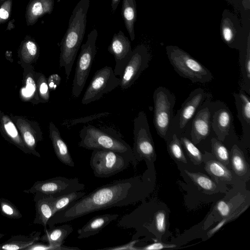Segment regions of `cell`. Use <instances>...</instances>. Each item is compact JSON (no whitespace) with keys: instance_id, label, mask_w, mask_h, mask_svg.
Instances as JSON below:
<instances>
[{"instance_id":"6da1fadb","label":"cell","mask_w":250,"mask_h":250,"mask_svg":"<svg viewBox=\"0 0 250 250\" xmlns=\"http://www.w3.org/2000/svg\"><path fill=\"white\" fill-rule=\"evenodd\" d=\"M142 179L139 176L119 179L102 186L54 214L49 227L66 223L93 212L127 206L142 198Z\"/></svg>"},{"instance_id":"7a4b0ae2","label":"cell","mask_w":250,"mask_h":250,"mask_svg":"<svg viewBox=\"0 0 250 250\" xmlns=\"http://www.w3.org/2000/svg\"><path fill=\"white\" fill-rule=\"evenodd\" d=\"M90 0H80L73 9L67 29L61 42L60 67H63L68 80L83 40Z\"/></svg>"},{"instance_id":"3957f363","label":"cell","mask_w":250,"mask_h":250,"mask_svg":"<svg viewBox=\"0 0 250 250\" xmlns=\"http://www.w3.org/2000/svg\"><path fill=\"white\" fill-rule=\"evenodd\" d=\"M80 147L88 150L103 149L121 153L130 161L134 167L137 164L132 148L122 135L111 127H98L91 125L84 126L80 131Z\"/></svg>"},{"instance_id":"277c9868","label":"cell","mask_w":250,"mask_h":250,"mask_svg":"<svg viewBox=\"0 0 250 250\" xmlns=\"http://www.w3.org/2000/svg\"><path fill=\"white\" fill-rule=\"evenodd\" d=\"M167 58L181 77L192 83H206L213 78L211 72L187 52L176 46L166 47Z\"/></svg>"},{"instance_id":"5b68a950","label":"cell","mask_w":250,"mask_h":250,"mask_svg":"<svg viewBox=\"0 0 250 250\" xmlns=\"http://www.w3.org/2000/svg\"><path fill=\"white\" fill-rule=\"evenodd\" d=\"M97 30L94 28L88 35L85 43L81 46L72 82V95L74 98L79 97L88 77L97 52Z\"/></svg>"},{"instance_id":"8992f818","label":"cell","mask_w":250,"mask_h":250,"mask_svg":"<svg viewBox=\"0 0 250 250\" xmlns=\"http://www.w3.org/2000/svg\"><path fill=\"white\" fill-rule=\"evenodd\" d=\"M131 163L124 155L112 150H93L90 166L95 176L108 178L126 169Z\"/></svg>"},{"instance_id":"52a82bcc","label":"cell","mask_w":250,"mask_h":250,"mask_svg":"<svg viewBox=\"0 0 250 250\" xmlns=\"http://www.w3.org/2000/svg\"><path fill=\"white\" fill-rule=\"evenodd\" d=\"M133 152L137 162H153L156 159L154 143L145 112L140 111L133 122Z\"/></svg>"},{"instance_id":"ba28073f","label":"cell","mask_w":250,"mask_h":250,"mask_svg":"<svg viewBox=\"0 0 250 250\" xmlns=\"http://www.w3.org/2000/svg\"><path fill=\"white\" fill-rule=\"evenodd\" d=\"M153 99L154 125L158 134L164 138L169 130L172 119L176 97L167 88L159 86L155 90Z\"/></svg>"},{"instance_id":"9c48e42d","label":"cell","mask_w":250,"mask_h":250,"mask_svg":"<svg viewBox=\"0 0 250 250\" xmlns=\"http://www.w3.org/2000/svg\"><path fill=\"white\" fill-rule=\"evenodd\" d=\"M85 188L84 184L78 178H67L57 176L42 181H38L24 192L35 195L52 196L54 198L72 192L82 191Z\"/></svg>"},{"instance_id":"30bf717a","label":"cell","mask_w":250,"mask_h":250,"mask_svg":"<svg viewBox=\"0 0 250 250\" xmlns=\"http://www.w3.org/2000/svg\"><path fill=\"white\" fill-rule=\"evenodd\" d=\"M120 79L110 66H105L96 71L82 99V104H87L101 99L120 84Z\"/></svg>"},{"instance_id":"8fae6325","label":"cell","mask_w":250,"mask_h":250,"mask_svg":"<svg viewBox=\"0 0 250 250\" xmlns=\"http://www.w3.org/2000/svg\"><path fill=\"white\" fill-rule=\"evenodd\" d=\"M150 55L143 44L136 46L133 50L120 79L119 86L126 89L132 86L141 73L148 66Z\"/></svg>"},{"instance_id":"7c38bea8","label":"cell","mask_w":250,"mask_h":250,"mask_svg":"<svg viewBox=\"0 0 250 250\" xmlns=\"http://www.w3.org/2000/svg\"><path fill=\"white\" fill-rule=\"evenodd\" d=\"M107 50L114 57V74L121 77L132 53L131 42L122 31H119L114 34Z\"/></svg>"},{"instance_id":"4fadbf2b","label":"cell","mask_w":250,"mask_h":250,"mask_svg":"<svg viewBox=\"0 0 250 250\" xmlns=\"http://www.w3.org/2000/svg\"><path fill=\"white\" fill-rule=\"evenodd\" d=\"M205 97L206 93L201 88L194 89L190 93L179 110V127L180 129L185 128Z\"/></svg>"},{"instance_id":"5bb4252c","label":"cell","mask_w":250,"mask_h":250,"mask_svg":"<svg viewBox=\"0 0 250 250\" xmlns=\"http://www.w3.org/2000/svg\"><path fill=\"white\" fill-rule=\"evenodd\" d=\"M210 112L208 107L201 109L196 114L192 124V142L197 144L206 139L210 133Z\"/></svg>"},{"instance_id":"9a60e30c","label":"cell","mask_w":250,"mask_h":250,"mask_svg":"<svg viewBox=\"0 0 250 250\" xmlns=\"http://www.w3.org/2000/svg\"><path fill=\"white\" fill-rule=\"evenodd\" d=\"M119 216V215L118 214H104L93 217L83 226L77 230V238L82 239L98 234Z\"/></svg>"},{"instance_id":"2e32d148","label":"cell","mask_w":250,"mask_h":250,"mask_svg":"<svg viewBox=\"0 0 250 250\" xmlns=\"http://www.w3.org/2000/svg\"><path fill=\"white\" fill-rule=\"evenodd\" d=\"M52 196L35 195L36 214L33 224H40L43 226L44 229H47L48 220L54 215Z\"/></svg>"},{"instance_id":"e0dca14e","label":"cell","mask_w":250,"mask_h":250,"mask_svg":"<svg viewBox=\"0 0 250 250\" xmlns=\"http://www.w3.org/2000/svg\"><path fill=\"white\" fill-rule=\"evenodd\" d=\"M50 137L55 153L59 161L67 166L74 167L75 163L68 148L62 138L59 129L53 123L50 125Z\"/></svg>"},{"instance_id":"ac0fdd59","label":"cell","mask_w":250,"mask_h":250,"mask_svg":"<svg viewBox=\"0 0 250 250\" xmlns=\"http://www.w3.org/2000/svg\"><path fill=\"white\" fill-rule=\"evenodd\" d=\"M232 122V115L228 108H222L214 113L211 125L219 141H223L229 134Z\"/></svg>"},{"instance_id":"d6986e66","label":"cell","mask_w":250,"mask_h":250,"mask_svg":"<svg viewBox=\"0 0 250 250\" xmlns=\"http://www.w3.org/2000/svg\"><path fill=\"white\" fill-rule=\"evenodd\" d=\"M44 230V234L40 237V240L54 247H60L73 232V229L70 225L64 224L59 226H53Z\"/></svg>"},{"instance_id":"ffe728a7","label":"cell","mask_w":250,"mask_h":250,"mask_svg":"<svg viewBox=\"0 0 250 250\" xmlns=\"http://www.w3.org/2000/svg\"><path fill=\"white\" fill-rule=\"evenodd\" d=\"M41 234L40 231H34L28 235H13L4 243L0 244V250H24L33 243L39 241Z\"/></svg>"},{"instance_id":"44dd1931","label":"cell","mask_w":250,"mask_h":250,"mask_svg":"<svg viewBox=\"0 0 250 250\" xmlns=\"http://www.w3.org/2000/svg\"><path fill=\"white\" fill-rule=\"evenodd\" d=\"M122 16L131 40L135 39V23L137 18L135 0H123Z\"/></svg>"},{"instance_id":"7402d4cb","label":"cell","mask_w":250,"mask_h":250,"mask_svg":"<svg viewBox=\"0 0 250 250\" xmlns=\"http://www.w3.org/2000/svg\"><path fill=\"white\" fill-rule=\"evenodd\" d=\"M205 169L217 181H229L232 179L231 172L216 159L206 161Z\"/></svg>"},{"instance_id":"603a6c76","label":"cell","mask_w":250,"mask_h":250,"mask_svg":"<svg viewBox=\"0 0 250 250\" xmlns=\"http://www.w3.org/2000/svg\"><path fill=\"white\" fill-rule=\"evenodd\" d=\"M231 165L234 172L240 177H245L249 173V166L243 152L236 145H234L231 149Z\"/></svg>"},{"instance_id":"cb8c5ba5","label":"cell","mask_w":250,"mask_h":250,"mask_svg":"<svg viewBox=\"0 0 250 250\" xmlns=\"http://www.w3.org/2000/svg\"><path fill=\"white\" fill-rule=\"evenodd\" d=\"M85 194L86 192L82 190L72 192L54 198L53 202L54 214L64 209L70 204L78 200Z\"/></svg>"},{"instance_id":"d4e9b609","label":"cell","mask_w":250,"mask_h":250,"mask_svg":"<svg viewBox=\"0 0 250 250\" xmlns=\"http://www.w3.org/2000/svg\"><path fill=\"white\" fill-rule=\"evenodd\" d=\"M185 173L198 187L208 191H213L216 188L215 183L205 174L192 172L185 170Z\"/></svg>"},{"instance_id":"484cf974","label":"cell","mask_w":250,"mask_h":250,"mask_svg":"<svg viewBox=\"0 0 250 250\" xmlns=\"http://www.w3.org/2000/svg\"><path fill=\"white\" fill-rule=\"evenodd\" d=\"M211 144L213 155L224 165H228L229 163V152L222 141L213 138Z\"/></svg>"},{"instance_id":"4316f807","label":"cell","mask_w":250,"mask_h":250,"mask_svg":"<svg viewBox=\"0 0 250 250\" xmlns=\"http://www.w3.org/2000/svg\"><path fill=\"white\" fill-rule=\"evenodd\" d=\"M181 145L184 147L191 161L196 165L201 164L203 157L201 151L188 138L182 137L180 139Z\"/></svg>"},{"instance_id":"83f0119b","label":"cell","mask_w":250,"mask_h":250,"mask_svg":"<svg viewBox=\"0 0 250 250\" xmlns=\"http://www.w3.org/2000/svg\"><path fill=\"white\" fill-rule=\"evenodd\" d=\"M0 210L2 214L10 219H20L22 215L17 207L8 200L1 198L0 199Z\"/></svg>"},{"instance_id":"f1b7e54d","label":"cell","mask_w":250,"mask_h":250,"mask_svg":"<svg viewBox=\"0 0 250 250\" xmlns=\"http://www.w3.org/2000/svg\"><path fill=\"white\" fill-rule=\"evenodd\" d=\"M167 147L172 157L177 161L185 164L187 163V159L182 148L181 142L175 134L173 135L172 139L167 146Z\"/></svg>"},{"instance_id":"f546056e","label":"cell","mask_w":250,"mask_h":250,"mask_svg":"<svg viewBox=\"0 0 250 250\" xmlns=\"http://www.w3.org/2000/svg\"><path fill=\"white\" fill-rule=\"evenodd\" d=\"M25 250H80L75 247L62 246L60 247H54L49 244H44L36 241L25 248Z\"/></svg>"},{"instance_id":"4dcf8cb0","label":"cell","mask_w":250,"mask_h":250,"mask_svg":"<svg viewBox=\"0 0 250 250\" xmlns=\"http://www.w3.org/2000/svg\"><path fill=\"white\" fill-rule=\"evenodd\" d=\"M221 33L224 41L228 43H231L235 36L234 28L229 19L223 21L221 25Z\"/></svg>"},{"instance_id":"1f68e13d","label":"cell","mask_w":250,"mask_h":250,"mask_svg":"<svg viewBox=\"0 0 250 250\" xmlns=\"http://www.w3.org/2000/svg\"><path fill=\"white\" fill-rule=\"evenodd\" d=\"M239 97L241 102L242 117L249 125L250 123V101L249 97L243 93H240Z\"/></svg>"},{"instance_id":"d6a6232c","label":"cell","mask_w":250,"mask_h":250,"mask_svg":"<svg viewBox=\"0 0 250 250\" xmlns=\"http://www.w3.org/2000/svg\"><path fill=\"white\" fill-rule=\"evenodd\" d=\"M166 213L164 210L157 211L154 216V222L157 231L163 233L166 230Z\"/></svg>"},{"instance_id":"836d02e7","label":"cell","mask_w":250,"mask_h":250,"mask_svg":"<svg viewBox=\"0 0 250 250\" xmlns=\"http://www.w3.org/2000/svg\"><path fill=\"white\" fill-rule=\"evenodd\" d=\"M26 86L21 90V93L25 97H28L34 94L36 90V84L32 78L29 77L26 81Z\"/></svg>"},{"instance_id":"e575fe53","label":"cell","mask_w":250,"mask_h":250,"mask_svg":"<svg viewBox=\"0 0 250 250\" xmlns=\"http://www.w3.org/2000/svg\"><path fill=\"white\" fill-rule=\"evenodd\" d=\"M139 242V240L138 239H134L132 240L129 242L119 245L117 246L110 247L107 248H105L103 249H101L100 250H137V247L135 246V244Z\"/></svg>"},{"instance_id":"d590c367","label":"cell","mask_w":250,"mask_h":250,"mask_svg":"<svg viewBox=\"0 0 250 250\" xmlns=\"http://www.w3.org/2000/svg\"><path fill=\"white\" fill-rule=\"evenodd\" d=\"M176 247V246L173 244L155 242L143 247H137V250H158L165 248H173Z\"/></svg>"},{"instance_id":"8d00e7d4","label":"cell","mask_w":250,"mask_h":250,"mask_svg":"<svg viewBox=\"0 0 250 250\" xmlns=\"http://www.w3.org/2000/svg\"><path fill=\"white\" fill-rule=\"evenodd\" d=\"M216 208L220 215L223 218H226L229 215L230 212V206L224 201H219L216 205Z\"/></svg>"},{"instance_id":"74e56055","label":"cell","mask_w":250,"mask_h":250,"mask_svg":"<svg viewBox=\"0 0 250 250\" xmlns=\"http://www.w3.org/2000/svg\"><path fill=\"white\" fill-rule=\"evenodd\" d=\"M61 82V77L58 74L51 75L48 79L47 84L49 89L51 90H55L60 85Z\"/></svg>"},{"instance_id":"f35d334b","label":"cell","mask_w":250,"mask_h":250,"mask_svg":"<svg viewBox=\"0 0 250 250\" xmlns=\"http://www.w3.org/2000/svg\"><path fill=\"white\" fill-rule=\"evenodd\" d=\"M234 214L232 216L229 215L228 217L224 218L221 221H220L214 228L209 230L207 233L208 237H210L212 236L215 233H216L219 229H220L225 224L227 223L229 221L231 220V219H234L237 216Z\"/></svg>"},{"instance_id":"ab89813d","label":"cell","mask_w":250,"mask_h":250,"mask_svg":"<svg viewBox=\"0 0 250 250\" xmlns=\"http://www.w3.org/2000/svg\"><path fill=\"white\" fill-rule=\"evenodd\" d=\"M42 80L39 86L40 93L43 100L47 101L49 97L48 85L43 77H42Z\"/></svg>"},{"instance_id":"60d3db41","label":"cell","mask_w":250,"mask_h":250,"mask_svg":"<svg viewBox=\"0 0 250 250\" xmlns=\"http://www.w3.org/2000/svg\"><path fill=\"white\" fill-rule=\"evenodd\" d=\"M247 48L246 59L245 60V68L246 73V76L248 79H250V35L248 38L247 42Z\"/></svg>"},{"instance_id":"b9f144b4","label":"cell","mask_w":250,"mask_h":250,"mask_svg":"<svg viewBox=\"0 0 250 250\" xmlns=\"http://www.w3.org/2000/svg\"><path fill=\"white\" fill-rule=\"evenodd\" d=\"M43 12L42 4L40 2H36L32 8V13L34 15H40Z\"/></svg>"},{"instance_id":"7bdbcfd3","label":"cell","mask_w":250,"mask_h":250,"mask_svg":"<svg viewBox=\"0 0 250 250\" xmlns=\"http://www.w3.org/2000/svg\"><path fill=\"white\" fill-rule=\"evenodd\" d=\"M26 47L29 53L31 55L34 56L36 54L37 48L34 43L31 42H28L26 43Z\"/></svg>"},{"instance_id":"ee69618b","label":"cell","mask_w":250,"mask_h":250,"mask_svg":"<svg viewBox=\"0 0 250 250\" xmlns=\"http://www.w3.org/2000/svg\"><path fill=\"white\" fill-rule=\"evenodd\" d=\"M120 1L121 0H111V12L113 13H114L115 12Z\"/></svg>"},{"instance_id":"f6af8a7d","label":"cell","mask_w":250,"mask_h":250,"mask_svg":"<svg viewBox=\"0 0 250 250\" xmlns=\"http://www.w3.org/2000/svg\"><path fill=\"white\" fill-rule=\"evenodd\" d=\"M9 16V14L8 12L4 9L3 8H1L0 9V17L3 19H6L8 18Z\"/></svg>"},{"instance_id":"bcb514c9","label":"cell","mask_w":250,"mask_h":250,"mask_svg":"<svg viewBox=\"0 0 250 250\" xmlns=\"http://www.w3.org/2000/svg\"><path fill=\"white\" fill-rule=\"evenodd\" d=\"M243 6L245 8H249L250 7V0H244L243 1Z\"/></svg>"}]
</instances>
